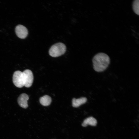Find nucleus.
I'll return each instance as SVG.
<instances>
[{
	"instance_id": "obj_1",
	"label": "nucleus",
	"mask_w": 139,
	"mask_h": 139,
	"mask_svg": "<svg viewBox=\"0 0 139 139\" xmlns=\"http://www.w3.org/2000/svg\"><path fill=\"white\" fill-rule=\"evenodd\" d=\"M110 62V58L107 54L103 53H99L92 59L93 68L97 72H103L107 68Z\"/></svg>"
},
{
	"instance_id": "obj_2",
	"label": "nucleus",
	"mask_w": 139,
	"mask_h": 139,
	"mask_svg": "<svg viewBox=\"0 0 139 139\" xmlns=\"http://www.w3.org/2000/svg\"><path fill=\"white\" fill-rule=\"evenodd\" d=\"M66 50V47L63 43H58L50 47L49 51V55L53 57L59 56L64 54Z\"/></svg>"
},
{
	"instance_id": "obj_3",
	"label": "nucleus",
	"mask_w": 139,
	"mask_h": 139,
	"mask_svg": "<svg viewBox=\"0 0 139 139\" xmlns=\"http://www.w3.org/2000/svg\"><path fill=\"white\" fill-rule=\"evenodd\" d=\"M13 81L14 85L17 87L21 88L24 85V79L23 72L17 71L14 73Z\"/></svg>"
},
{
	"instance_id": "obj_4",
	"label": "nucleus",
	"mask_w": 139,
	"mask_h": 139,
	"mask_svg": "<svg viewBox=\"0 0 139 139\" xmlns=\"http://www.w3.org/2000/svg\"><path fill=\"white\" fill-rule=\"evenodd\" d=\"M22 72L24 79V86L27 88L30 87L32 85L33 81V76L32 72L28 69Z\"/></svg>"
},
{
	"instance_id": "obj_5",
	"label": "nucleus",
	"mask_w": 139,
	"mask_h": 139,
	"mask_svg": "<svg viewBox=\"0 0 139 139\" xmlns=\"http://www.w3.org/2000/svg\"><path fill=\"white\" fill-rule=\"evenodd\" d=\"M15 31L17 36L21 39L26 38L28 34L27 29L21 25H19L16 27Z\"/></svg>"
},
{
	"instance_id": "obj_6",
	"label": "nucleus",
	"mask_w": 139,
	"mask_h": 139,
	"mask_svg": "<svg viewBox=\"0 0 139 139\" xmlns=\"http://www.w3.org/2000/svg\"><path fill=\"white\" fill-rule=\"evenodd\" d=\"M29 99L28 95L26 93L21 94L18 99V102L19 105L23 108L26 109L28 107L27 101Z\"/></svg>"
},
{
	"instance_id": "obj_7",
	"label": "nucleus",
	"mask_w": 139,
	"mask_h": 139,
	"mask_svg": "<svg viewBox=\"0 0 139 139\" xmlns=\"http://www.w3.org/2000/svg\"><path fill=\"white\" fill-rule=\"evenodd\" d=\"M87 101V99L85 97H82L77 99L73 98L72 101V106L74 107H78L85 103Z\"/></svg>"
},
{
	"instance_id": "obj_8",
	"label": "nucleus",
	"mask_w": 139,
	"mask_h": 139,
	"mask_svg": "<svg viewBox=\"0 0 139 139\" xmlns=\"http://www.w3.org/2000/svg\"><path fill=\"white\" fill-rule=\"evenodd\" d=\"M97 123L96 119L93 117H90L85 119L82 125L84 127H86L88 125L95 126L96 125Z\"/></svg>"
},
{
	"instance_id": "obj_9",
	"label": "nucleus",
	"mask_w": 139,
	"mask_h": 139,
	"mask_svg": "<svg viewBox=\"0 0 139 139\" xmlns=\"http://www.w3.org/2000/svg\"><path fill=\"white\" fill-rule=\"evenodd\" d=\"M39 101L42 105L47 106L50 104L51 102V99L49 96L45 95L40 98Z\"/></svg>"
},
{
	"instance_id": "obj_10",
	"label": "nucleus",
	"mask_w": 139,
	"mask_h": 139,
	"mask_svg": "<svg viewBox=\"0 0 139 139\" xmlns=\"http://www.w3.org/2000/svg\"><path fill=\"white\" fill-rule=\"evenodd\" d=\"M133 9L134 12L138 15H139V0H135L132 4Z\"/></svg>"
}]
</instances>
